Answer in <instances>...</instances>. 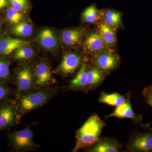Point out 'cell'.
Listing matches in <instances>:
<instances>
[{
    "mask_svg": "<svg viewBox=\"0 0 152 152\" xmlns=\"http://www.w3.org/2000/svg\"><path fill=\"white\" fill-rule=\"evenodd\" d=\"M130 94H128L126 102L116 107L114 111L110 115H106V118L115 117L119 118L130 119L133 123L139 125L141 123L143 117L139 114H136L133 110L130 102Z\"/></svg>",
    "mask_w": 152,
    "mask_h": 152,
    "instance_id": "6",
    "label": "cell"
},
{
    "mask_svg": "<svg viewBox=\"0 0 152 152\" xmlns=\"http://www.w3.org/2000/svg\"><path fill=\"white\" fill-rule=\"evenodd\" d=\"M11 31L12 33L15 35L28 37L31 35L33 32V28L30 24L22 22L13 26Z\"/></svg>",
    "mask_w": 152,
    "mask_h": 152,
    "instance_id": "21",
    "label": "cell"
},
{
    "mask_svg": "<svg viewBox=\"0 0 152 152\" xmlns=\"http://www.w3.org/2000/svg\"><path fill=\"white\" fill-rule=\"evenodd\" d=\"M82 18L85 22L88 23H95L99 20L100 18V12L95 4L88 7L83 12Z\"/></svg>",
    "mask_w": 152,
    "mask_h": 152,
    "instance_id": "22",
    "label": "cell"
},
{
    "mask_svg": "<svg viewBox=\"0 0 152 152\" xmlns=\"http://www.w3.org/2000/svg\"><path fill=\"white\" fill-rule=\"evenodd\" d=\"M10 75V68L8 64L6 61L0 60V79H7Z\"/></svg>",
    "mask_w": 152,
    "mask_h": 152,
    "instance_id": "26",
    "label": "cell"
},
{
    "mask_svg": "<svg viewBox=\"0 0 152 152\" xmlns=\"http://www.w3.org/2000/svg\"><path fill=\"white\" fill-rule=\"evenodd\" d=\"M103 14L105 23L110 26L116 27L121 24V15L119 12L113 10H107L104 11Z\"/></svg>",
    "mask_w": 152,
    "mask_h": 152,
    "instance_id": "20",
    "label": "cell"
},
{
    "mask_svg": "<svg viewBox=\"0 0 152 152\" xmlns=\"http://www.w3.org/2000/svg\"><path fill=\"white\" fill-rule=\"evenodd\" d=\"M105 75L94 66L87 69V90H95L100 86L104 80Z\"/></svg>",
    "mask_w": 152,
    "mask_h": 152,
    "instance_id": "14",
    "label": "cell"
},
{
    "mask_svg": "<svg viewBox=\"0 0 152 152\" xmlns=\"http://www.w3.org/2000/svg\"><path fill=\"white\" fill-rule=\"evenodd\" d=\"M15 121V112L12 106L7 105L0 108V129L9 127Z\"/></svg>",
    "mask_w": 152,
    "mask_h": 152,
    "instance_id": "17",
    "label": "cell"
},
{
    "mask_svg": "<svg viewBox=\"0 0 152 152\" xmlns=\"http://www.w3.org/2000/svg\"><path fill=\"white\" fill-rule=\"evenodd\" d=\"M13 146L19 150H31L37 147L33 140L32 132L28 128L14 132L10 136Z\"/></svg>",
    "mask_w": 152,
    "mask_h": 152,
    "instance_id": "5",
    "label": "cell"
},
{
    "mask_svg": "<svg viewBox=\"0 0 152 152\" xmlns=\"http://www.w3.org/2000/svg\"><path fill=\"white\" fill-rule=\"evenodd\" d=\"M7 17L9 22L15 24L20 23L23 18V15L20 12V11L13 7L8 9Z\"/></svg>",
    "mask_w": 152,
    "mask_h": 152,
    "instance_id": "24",
    "label": "cell"
},
{
    "mask_svg": "<svg viewBox=\"0 0 152 152\" xmlns=\"http://www.w3.org/2000/svg\"><path fill=\"white\" fill-rule=\"evenodd\" d=\"M81 63V59L80 56L75 53H68L63 57L58 70L64 75H70L80 66Z\"/></svg>",
    "mask_w": 152,
    "mask_h": 152,
    "instance_id": "9",
    "label": "cell"
},
{
    "mask_svg": "<svg viewBox=\"0 0 152 152\" xmlns=\"http://www.w3.org/2000/svg\"><path fill=\"white\" fill-rule=\"evenodd\" d=\"M37 42L41 48L48 51H54L60 46L59 38L52 30L44 28L38 33Z\"/></svg>",
    "mask_w": 152,
    "mask_h": 152,
    "instance_id": "8",
    "label": "cell"
},
{
    "mask_svg": "<svg viewBox=\"0 0 152 152\" xmlns=\"http://www.w3.org/2000/svg\"><path fill=\"white\" fill-rule=\"evenodd\" d=\"M8 94L7 89L0 84V102L5 99Z\"/></svg>",
    "mask_w": 152,
    "mask_h": 152,
    "instance_id": "28",
    "label": "cell"
},
{
    "mask_svg": "<svg viewBox=\"0 0 152 152\" xmlns=\"http://www.w3.org/2000/svg\"><path fill=\"white\" fill-rule=\"evenodd\" d=\"M128 95V94L126 96H123L117 92L107 94L105 92H102L98 101L101 103L117 107L126 102Z\"/></svg>",
    "mask_w": 152,
    "mask_h": 152,
    "instance_id": "15",
    "label": "cell"
},
{
    "mask_svg": "<svg viewBox=\"0 0 152 152\" xmlns=\"http://www.w3.org/2000/svg\"><path fill=\"white\" fill-rule=\"evenodd\" d=\"M36 83L40 87L48 85L52 80V75L50 66L47 63L41 62L35 68Z\"/></svg>",
    "mask_w": 152,
    "mask_h": 152,
    "instance_id": "12",
    "label": "cell"
},
{
    "mask_svg": "<svg viewBox=\"0 0 152 152\" xmlns=\"http://www.w3.org/2000/svg\"><path fill=\"white\" fill-rule=\"evenodd\" d=\"M70 88L74 90H87V65L86 64H82L81 66L77 73L70 83Z\"/></svg>",
    "mask_w": 152,
    "mask_h": 152,
    "instance_id": "16",
    "label": "cell"
},
{
    "mask_svg": "<svg viewBox=\"0 0 152 152\" xmlns=\"http://www.w3.org/2000/svg\"><path fill=\"white\" fill-rule=\"evenodd\" d=\"M29 41L7 37L0 39V55L7 56L17 49L30 45Z\"/></svg>",
    "mask_w": 152,
    "mask_h": 152,
    "instance_id": "11",
    "label": "cell"
},
{
    "mask_svg": "<svg viewBox=\"0 0 152 152\" xmlns=\"http://www.w3.org/2000/svg\"><path fill=\"white\" fill-rule=\"evenodd\" d=\"M122 144L110 137H99V140L86 151L89 152H118L121 149Z\"/></svg>",
    "mask_w": 152,
    "mask_h": 152,
    "instance_id": "7",
    "label": "cell"
},
{
    "mask_svg": "<svg viewBox=\"0 0 152 152\" xmlns=\"http://www.w3.org/2000/svg\"><path fill=\"white\" fill-rule=\"evenodd\" d=\"M99 32L108 46L114 45L116 42L115 33L112 27L105 22L100 23L98 26Z\"/></svg>",
    "mask_w": 152,
    "mask_h": 152,
    "instance_id": "19",
    "label": "cell"
},
{
    "mask_svg": "<svg viewBox=\"0 0 152 152\" xmlns=\"http://www.w3.org/2000/svg\"><path fill=\"white\" fill-rule=\"evenodd\" d=\"M92 61L94 66L106 75L118 67L120 58L115 52L107 49L94 55Z\"/></svg>",
    "mask_w": 152,
    "mask_h": 152,
    "instance_id": "4",
    "label": "cell"
},
{
    "mask_svg": "<svg viewBox=\"0 0 152 152\" xmlns=\"http://www.w3.org/2000/svg\"><path fill=\"white\" fill-rule=\"evenodd\" d=\"M7 0H0V9L4 8L7 5Z\"/></svg>",
    "mask_w": 152,
    "mask_h": 152,
    "instance_id": "29",
    "label": "cell"
},
{
    "mask_svg": "<svg viewBox=\"0 0 152 152\" xmlns=\"http://www.w3.org/2000/svg\"><path fill=\"white\" fill-rule=\"evenodd\" d=\"M142 94L146 102L152 107V85L144 88Z\"/></svg>",
    "mask_w": 152,
    "mask_h": 152,
    "instance_id": "27",
    "label": "cell"
},
{
    "mask_svg": "<svg viewBox=\"0 0 152 152\" xmlns=\"http://www.w3.org/2000/svg\"><path fill=\"white\" fill-rule=\"evenodd\" d=\"M98 115L93 114L86 121L76 133V145L73 152L91 146L99 138L102 131L106 126Z\"/></svg>",
    "mask_w": 152,
    "mask_h": 152,
    "instance_id": "1",
    "label": "cell"
},
{
    "mask_svg": "<svg viewBox=\"0 0 152 152\" xmlns=\"http://www.w3.org/2000/svg\"><path fill=\"white\" fill-rule=\"evenodd\" d=\"M83 36V31L79 29H69L61 33L62 39L69 47H72L78 43Z\"/></svg>",
    "mask_w": 152,
    "mask_h": 152,
    "instance_id": "18",
    "label": "cell"
},
{
    "mask_svg": "<svg viewBox=\"0 0 152 152\" xmlns=\"http://www.w3.org/2000/svg\"><path fill=\"white\" fill-rule=\"evenodd\" d=\"M35 52L31 47L26 46L17 49L15 51L13 57L14 58L19 60H28L34 56Z\"/></svg>",
    "mask_w": 152,
    "mask_h": 152,
    "instance_id": "23",
    "label": "cell"
},
{
    "mask_svg": "<svg viewBox=\"0 0 152 152\" xmlns=\"http://www.w3.org/2000/svg\"><path fill=\"white\" fill-rule=\"evenodd\" d=\"M33 77L31 71L28 66L23 67L18 73L17 87L20 92L27 91L33 87Z\"/></svg>",
    "mask_w": 152,
    "mask_h": 152,
    "instance_id": "13",
    "label": "cell"
},
{
    "mask_svg": "<svg viewBox=\"0 0 152 152\" xmlns=\"http://www.w3.org/2000/svg\"><path fill=\"white\" fill-rule=\"evenodd\" d=\"M147 127L148 130L145 132L133 131L127 143L126 151L152 152V128Z\"/></svg>",
    "mask_w": 152,
    "mask_h": 152,
    "instance_id": "2",
    "label": "cell"
},
{
    "mask_svg": "<svg viewBox=\"0 0 152 152\" xmlns=\"http://www.w3.org/2000/svg\"><path fill=\"white\" fill-rule=\"evenodd\" d=\"M53 92L42 91L23 95L19 100L18 106L21 113H27L43 105L50 99Z\"/></svg>",
    "mask_w": 152,
    "mask_h": 152,
    "instance_id": "3",
    "label": "cell"
},
{
    "mask_svg": "<svg viewBox=\"0 0 152 152\" xmlns=\"http://www.w3.org/2000/svg\"><path fill=\"white\" fill-rule=\"evenodd\" d=\"M12 7L20 11L26 10L29 8L28 0H10Z\"/></svg>",
    "mask_w": 152,
    "mask_h": 152,
    "instance_id": "25",
    "label": "cell"
},
{
    "mask_svg": "<svg viewBox=\"0 0 152 152\" xmlns=\"http://www.w3.org/2000/svg\"><path fill=\"white\" fill-rule=\"evenodd\" d=\"M84 45L89 52L94 55L107 50L108 46L99 33L96 31L90 33L86 37Z\"/></svg>",
    "mask_w": 152,
    "mask_h": 152,
    "instance_id": "10",
    "label": "cell"
}]
</instances>
